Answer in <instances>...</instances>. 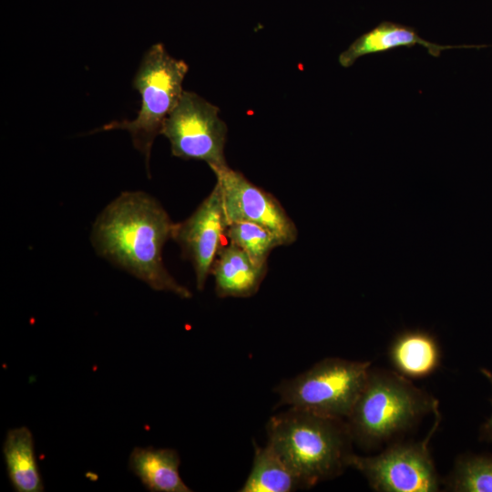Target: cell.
<instances>
[{"label":"cell","mask_w":492,"mask_h":492,"mask_svg":"<svg viewBox=\"0 0 492 492\" xmlns=\"http://www.w3.org/2000/svg\"><path fill=\"white\" fill-rule=\"evenodd\" d=\"M174 222L152 196L124 191L99 213L91 230L98 255L145 282L152 290L191 297L164 265L162 250Z\"/></svg>","instance_id":"6da1fadb"},{"label":"cell","mask_w":492,"mask_h":492,"mask_svg":"<svg viewBox=\"0 0 492 492\" xmlns=\"http://www.w3.org/2000/svg\"><path fill=\"white\" fill-rule=\"evenodd\" d=\"M267 444L300 481L302 488L340 475L353 439L343 419L289 407L267 423Z\"/></svg>","instance_id":"7a4b0ae2"},{"label":"cell","mask_w":492,"mask_h":492,"mask_svg":"<svg viewBox=\"0 0 492 492\" xmlns=\"http://www.w3.org/2000/svg\"><path fill=\"white\" fill-rule=\"evenodd\" d=\"M437 411V401L398 373L371 370L348 416L353 439L373 446Z\"/></svg>","instance_id":"3957f363"},{"label":"cell","mask_w":492,"mask_h":492,"mask_svg":"<svg viewBox=\"0 0 492 492\" xmlns=\"http://www.w3.org/2000/svg\"><path fill=\"white\" fill-rule=\"evenodd\" d=\"M188 64L171 56L161 43L152 45L144 54L133 79L141 104L132 120H113L93 132L114 129L129 133L133 146L145 158L149 169L153 142L183 93Z\"/></svg>","instance_id":"277c9868"},{"label":"cell","mask_w":492,"mask_h":492,"mask_svg":"<svg viewBox=\"0 0 492 492\" xmlns=\"http://www.w3.org/2000/svg\"><path fill=\"white\" fill-rule=\"evenodd\" d=\"M370 366L367 361L324 358L274 388L279 405L348 418L365 384Z\"/></svg>","instance_id":"5b68a950"},{"label":"cell","mask_w":492,"mask_h":492,"mask_svg":"<svg viewBox=\"0 0 492 492\" xmlns=\"http://www.w3.org/2000/svg\"><path fill=\"white\" fill-rule=\"evenodd\" d=\"M219 113L217 106L184 90L160 133L169 141L171 154L205 161L210 169L228 165L224 154L228 128Z\"/></svg>","instance_id":"8992f818"},{"label":"cell","mask_w":492,"mask_h":492,"mask_svg":"<svg viewBox=\"0 0 492 492\" xmlns=\"http://www.w3.org/2000/svg\"><path fill=\"white\" fill-rule=\"evenodd\" d=\"M437 423L424 441L397 444L372 456L352 453L347 466L360 472L378 492L437 491L439 478L427 447Z\"/></svg>","instance_id":"52a82bcc"},{"label":"cell","mask_w":492,"mask_h":492,"mask_svg":"<svg viewBox=\"0 0 492 492\" xmlns=\"http://www.w3.org/2000/svg\"><path fill=\"white\" fill-rule=\"evenodd\" d=\"M211 170L220 190L227 226L237 221L253 222L271 231L282 246L297 241L295 223L273 195L228 165L211 168Z\"/></svg>","instance_id":"ba28073f"},{"label":"cell","mask_w":492,"mask_h":492,"mask_svg":"<svg viewBox=\"0 0 492 492\" xmlns=\"http://www.w3.org/2000/svg\"><path fill=\"white\" fill-rule=\"evenodd\" d=\"M221 194L215 183L211 192L186 220L174 223L171 239L193 267L196 285L202 291L226 235Z\"/></svg>","instance_id":"9c48e42d"},{"label":"cell","mask_w":492,"mask_h":492,"mask_svg":"<svg viewBox=\"0 0 492 492\" xmlns=\"http://www.w3.org/2000/svg\"><path fill=\"white\" fill-rule=\"evenodd\" d=\"M268 266H258L238 246L223 245L211 267L215 292L220 298H247L254 295L263 281Z\"/></svg>","instance_id":"30bf717a"},{"label":"cell","mask_w":492,"mask_h":492,"mask_svg":"<svg viewBox=\"0 0 492 492\" xmlns=\"http://www.w3.org/2000/svg\"><path fill=\"white\" fill-rule=\"evenodd\" d=\"M388 355L398 374L413 379L430 375L441 361L436 338L421 329L399 333L389 346Z\"/></svg>","instance_id":"8fae6325"},{"label":"cell","mask_w":492,"mask_h":492,"mask_svg":"<svg viewBox=\"0 0 492 492\" xmlns=\"http://www.w3.org/2000/svg\"><path fill=\"white\" fill-rule=\"evenodd\" d=\"M180 459L172 448L134 447L128 457V469L151 492L192 491L179 475Z\"/></svg>","instance_id":"7c38bea8"},{"label":"cell","mask_w":492,"mask_h":492,"mask_svg":"<svg viewBox=\"0 0 492 492\" xmlns=\"http://www.w3.org/2000/svg\"><path fill=\"white\" fill-rule=\"evenodd\" d=\"M415 45L425 46L433 56H438L442 50L453 47L428 42L421 38L411 27L383 22L355 39L348 48L340 54L338 60L342 67H349L363 56Z\"/></svg>","instance_id":"4fadbf2b"},{"label":"cell","mask_w":492,"mask_h":492,"mask_svg":"<svg viewBox=\"0 0 492 492\" xmlns=\"http://www.w3.org/2000/svg\"><path fill=\"white\" fill-rule=\"evenodd\" d=\"M3 455L7 475L17 492H42L44 484L35 455L34 438L26 426L8 430Z\"/></svg>","instance_id":"5bb4252c"},{"label":"cell","mask_w":492,"mask_h":492,"mask_svg":"<svg viewBox=\"0 0 492 492\" xmlns=\"http://www.w3.org/2000/svg\"><path fill=\"white\" fill-rule=\"evenodd\" d=\"M302 488L297 477L268 445H254L251 471L240 492H292Z\"/></svg>","instance_id":"9a60e30c"},{"label":"cell","mask_w":492,"mask_h":492,"mask_svg":"<svg viewBox=\"0 0 492 492\" xmlns=\"http://www.w3.org/2000/svg\"><path fill=\"white\" fill-rule=\"evenodd\" d=\"M229 242L241 248L258 266H268L272 251L282 246L279 239L267 228L249 221H237L227 226Z\"/></svg>","instance_id":"2e32d148"},{"label":"cell","mask_w":492,"mask_h":492,"mask_svg":"<svg viewBox=\"0 0 492 492\" xmlns=\"http://www.w3.org/2000/svg\"><path fill=\"white\" fill-rule=\"evenodd\" d=\"M447 488L454 492H492V458L472 456L457 460Z\"/></svg>","instance_id":"e0dca14e"},{"label":"cell","mask_w":492,"mask_h":492,"mask_svg":"<svg viewBox=\"0 0 492 492\" xmlns=\"http://www.w3.org/2000/svg\"><path fill=\"white\" fill-rule=\"evenodd\" d=\"M481 373L489 381L492 387V373L487 369H481ZM482 435L484 437H486L487 440L492 441V414L482 427Z\"/></svg>","instance_id":"ac0fdd59"}]
</instances>
